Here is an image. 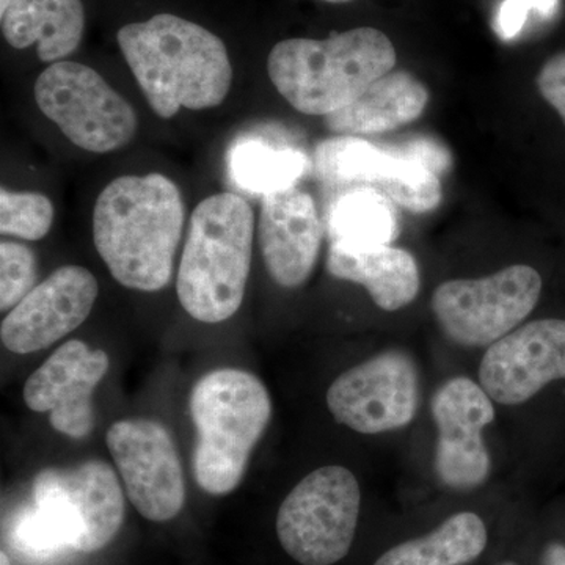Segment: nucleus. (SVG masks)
I'll list each match as a JSON object with an SVG mask.
<instances>
[{"instance_id": "nucleus-19", "label": "nucleus", "mask_w": 565, "mask_h": 565, "mask_svg": "<svg viewBox=\"0 0 565 565\" xmlns=\"http://www.w3.org/2000/svg\"><path fill=\"white\" fill-rule=\"evenodd\" d=\"M327 270L338 280L363 286L384 311L403 310L414 302L422 286L414 256L392 245L367 248L330 245Z\"/></svg>"}, {"instance_id": "nucleus-25", "label": "nucleus", "mask_w": 565, "mask_h": 565, "mask_svg": "<svg viewBox=\"0 0 565 565\" xmlns=\"http://www.w3.org/2000/svg\"><path fill=\"white\" fill-rule=\"evenodd\" d=\"M11 542L18 552L33 557L54 556L62 550L71 548L57 516L35 501L22 509L14 519Z\"/></svg>"}, {"instance_id": "nucleus-9", "label": "nucleus", "mask_w": 565, "mask_h": 565, "mask_svg": "<svg viewBox=\"0 0 565 565\" xmlns=\"http://www.w3.org/2000/svg\"><path fill=\"white\" fill-rule=\"evenodd\" d=\"M33 501L57 516L71 550L95 553L114 541L125 520V494L103 460L46 468L33 481Z\"/></svg>"}, {"instance_id": "nucleus-21", "label": "nucleus", "mask_w": 565, "mask_h": 565, "mask_svg": "<svg viewBox=\"0 0 565 565\" xmlns=\"http://www.w3.org/2000/svg\"><path fill=\"white\" fill-rule=\"evenodd\" d=\"M327 233L330 245L367 248L392 245L399 228L384 193L359 185L334 200L327 217Z\"/></svg>"}, {"instance_id": "nucleus-2", "label": "nucleus", "mask_w": 565, "mask_h": 565, "mask_svg": "<svg viewBox=\"0 0 565 565\" xmlns=\"http://www.w3.org/2000/svg\"><path fill=\"white\" fill-rule=\"evenodd\" d=\"M118 46L152 111L170 120L181 109L221 106L233 65L221 36L177 14L122 25Z\"/></svg>"}, {"instance_id": "nucleus-30", "label": "nucleus", "mask_w": 565, "mask_h": 565, "mask_svg": "<svg viewBox=\"0 0 565 565\" xmlns=\"http://www.w3.org/2000/svg\"><path fill=\"white\" fill-rule=\"evenodd\" d=\"M11 2H13V0H0V14L6 13Z\"/></svg>"}, {"instance_id": "nucleus-10", "label": "nucleus", "mask_w": 565, "mask_h": 565, "mask_svg": "<svg viewBox=\"0 0 565 565\" xmlns=\"http://www.w3.org/2000/svg\"><path fill=\"white\" fill-rule=\"evenodd\" d=\"M418 404V367L396 349L345 371L327 393L334 422L366 435L403 429L414 422Z\"/></svg>"}, {"instance_id": "nucleus-7", "label": "nucleus", "mask_w": 565, "mask_h": 565, "mask_svg": "<svg viewBox=\"0 0 565 565\" xmlns=\"http://www.w3.org/2000/svg\"><path fill=\"white\" fill-rule=\"evenodd\" d=\"M33 95L41 114L81 150L107 154L136 137V110L90 66L51 63L36 79Z\"/></svg>"}, {"instance_id": "nucleus-18", "label": "nucleus", "mask_w": 565, "mask_h": 565, "mask_svg": "<svg viewBox=\"0 0 565 565\" xmlns=\"http://www.w3.org/2000/svg\"><path fill=\"white\" fill-rule=\"evenodd\" d=\"M418 152L411 141L382 148L362 137L322 141L316 150V170L322 180L351 188H373L390 195L418 166Z\"/></svg>"}, {"instance_id": "nucleus-12", "label": "nucleus", "mask_w": 565, "mask_h": 565, "mask_svg": "<svg viewBox=\"0 0 565 565\" xmlns=\"http://www.w3.org/2000/svg\"><path fill=\"white\" fill-rule=\"evenodd\" d=\"M438 440L434 468L446 487L470 490L489 478L490 456L482 433L494 419L489 394L468 377L445 382L434 394Z\"/></svg>"}, {"instance_id": "nucleus-11", "label": "nucleus", "mask_w": 565, "mask_h": 565, "mask_svg": "<svg viewBox=\"0 0 565 565\" xmlns=\"http://www.w3.org/2000/svg\"><path fill=\"white\" fill-rule=\"evenodd\" d=\"M107 448L117 465L134 508L150 522H169L185 501L180 455L162 424L121 419L107 433Z\"/></svg>"}, {"instance_id": "nucleus-32", "label": "nucleus", "mask_w": 565, "mask_h": 565, "mask_svg": "<svg viewBox=\"0 0 565 565\" xmlns=\"http://www.w3.org/2000/svg\"><path fill=\"white\" fill-rule=\"evenodd\" d=\"M322 2H329V3H348V2H352V0H322Z\"/></svg>"}, {"instance_id": "nucleus-5", "label": "nucleus", "mask_w": 565, "mask_h": 565, "mask_svg": "<svg viewBox=\"0 0 565 565\" xmlns=\"http://www.w3.org/2000/svg\"><path fill=\"white\" fill-rule=\"evenodd\" d=\"M191 414L196 429L192 457L196 484L214 497L234 492L273 418L266 386L236 367L212 371L193 386Z\"/></svg>"}, {"instance_id": "nucleus-8", "label": "nucleus", "mask_w": 565, "mask_h": 565, "mask_svg": "<svg viewBox=\"0 0 565 565\" xmlns=\"http://www.w3.org/2000/svg\"><path fill=\"white\" fill-rule=\"evenodd\" d=\"M541 292L537 270L515 264L478 280L441 282L433 310L449 340L465 348H489L525 321Z\"/></svg>"}, {"instance_id": "nucleus-1", "label": "nucleus", "mask_w": 565, "mask_h": 565, "mask_svg": "<svg viewBox=\"0 0 565 565\" xmlns=\"http://www.w3.org/2000/svg\"><path fill=\"white\" fill-rule=\"evenodd\" d=\"M185 207L178 185L161 173L109 182L93 207V243L125 288L158 292L172 280Z\"/></svg>"}, {"instance_id": "nucleus-31", "label": "nucleus", "mask_w": 565, "mask_h": 565, "mask_svg": "<svg viewBox=\"0 0 565 565\" xmlns=\"http://www.w3.org/2000/svg\"><path fill=\"white\" fill-rule=\"evenodd\" d=\"M0 565H11L10 557L6 552L0 553Z\"/></svg>"}, {"instance_id": "nucleus-4", "label": "nucleus", "mask_w": 565, "mask_h": 565, "mask_svg": "<svg viewBox=\"0 0 565 565\" xmlns=\"http://www.w3.org/2000/svg\"><path fill=\"white\" fill-rule=\"evenodd\" d=\"M396 50L373 28L333 33L327 40L289 39L267 58L274 87L294 109L327 117L344 109L379 77L394 70Z\"/></svg>"}, {"instance_id": "nucleus-13", "label": "nucleus", "mask_w": 565, "mask_h": 565, "mask_svg": "<svg viewBox=\"0 0 565 565\" xmlns=\"http://www.w3.org/2000/svg\"><path fill=\"white\" fill-rule=\"evenodd\" d=\"M561 379H565V321L561 319L519 327L489 345L479 366V385L503 405L526 403Z\"/></svg>"}, {"instance_id": "nucleus-3", "label": "nucleus", "mask_w": 565, "mask_h": 565, "mask_svg": "<svg viewBox=\"0 0 565 565\" xmlns=\"http://www.w3.org/2000/svg\"><path fill=\"white\" fill-rule=\"evenodd\" d=\"M255 212L233 192L204 199L189 222L177 291L185 313L204 323L233 318L250 275Z\"/></svg>"}, {"instance_id": "nucleus-22", "label": "nucleus", "mask_w": 565, "mask_h": 565, "mask_svg": "<svg viewBox=\"0 0 565 565\" xmlns=\"http://www.w3.org/2000/svg\"><path fill=\"white\" fill-rule=\"evenodd\" d=\"M486 546L484 522L473 512H460L433 533L393 546L374 565H463L481 556Z\"/></svg>"}, {"instance_id": "nucleus-33", "label": "nucleus", "mask_w": 565, "mask_h": 565, "mask_svg": "<svg viewBox=\"0 0 565 565\" xmlns=\"http://www.w3.org/2000/svg\"><path fill=\"white\" fill-rule=\"evenodd\" d=\"M501 565H515V564H512V563H504V564H501Z\"/></svg>"}, {"instance_id": "nucleus-24", "label": "nucleus", "mask_w": 565, "mask_h": 565, "mask_svg": "<svg viewBox=\"0 0 565 565\" xmlns=\"http://www.w3.org/2000/svg\"><path fill=\"white\" fill-rule=\"evenodd\" d=\"M54 204L39 192L0 191V233L2 236L40 241L51 232Z\"/></svg>"}, {"instance_id": "nucleus-16", "label": "nucleus", "mask_w": 565, "mask_h": 565, "mask_svg": "<svg viewBox=\"0 0 565 565\" xmlns=\"http://www.w3.org/2000/svg\"><path fill=\"white\" fill-rule=\"evenodd\" d=\"M258 236L270 278L281 288H299L313 274L321 252L315 200L297 188L263 196Z\"/></svg>"}, {"instance_id": "nucleus-28", "label": "nucleus", "mask_w": 565, "mask_h": 565, "mask_svg": "<svg viewBox=\"0 0 565 565\" xmlns=\"http://www.w3.org/2000/svg\"><path fill=\"white\" fill-rule=\"evenodd\" d=\"M537 88L546 103L556 109L565 125V52L553 55L537 74Z\"/></svg>"}, {"instance_id": "nucleus-29", "label": "nucleus", "mask_w": 565, "mask_h": 565, "mask_svg": "<svg viewBox=\"0 0 565 565\" xmlns=\"http://www.w3.org/2000/svg\"><path fill=\"white\" fill-rule=\"evenodd\" d=\"M542 565H565V546L561 544L546 546Z\"/></svg>"}, {"instance_id": "nucleus-15", "label": "nucleus", "mask_w": 565, "mask_h": 565, "mask_svg": "<svg viewBox=\"0 0 565 565\" xmlns=\"http://www.w3.org/2000/svg\"><path fill=\"white\" fill-rule=\"evenodd\" d=\"M109 371V356L79 340L62 344L24 385V403L36 414H50L51 426L81 440L95 424L93 393Z\"/></svg>"}, {"instance_id": "nucleus-14", "label": "nucleus", "mask_w": 565, "mask_h": 565, "mask_svg": "<svg viewBox=\"0 0 565 565\" xmlns=\"http://www.w3.org/2000/svg\"><path fill=\"white\" fill-rule=\"evenodd\" d=\"M98 281L82 266H63L36 285L0 327L2 344L14 353L43 351L74 332L90 316Z\"/></svg>"}, {"instance_id": "nucleus-23", "label": "nucleus", "mask_w": 565, "mask_h": 565, "mask_svg": "<svg viewBox=\"0 0 565 565\" xmlns=\"http://www.w3.org/2000/svg\"><path fill=\"white\" fill-rule=\"evenodd\" d=\"M310 170L303 152L274 147L262 140H244L230 154L233 181L244 191L266 196L296 188L297 181Z\"/></svg>"}, {"instance_id": "nucleus-26", "label": "nucleus", "mask_w": 565, "mask_h": 565, "mask_svg": "<svg viewBox=\"0 0 565 565\" xmlns=\"http://www.w3.org/2000/svg\"><path fill=\"white\" fill-rule=\"evenodd\" d=\"M36 259L25 245L2 241L0 244V310H13L35 288Z\"/></svg>"}, {"instance_id": "nucleus-17", "label": "nucleus", "mask_w": 565, "mask_h": 565, "mask_svg": "<svg viewBox=\"0 0 565 565\" xmlns=\"http://www.w3.org/2000/svg\"><path fill=\"white\" fill-rule=\"evenodd\" d=\"M427 102L429 92L422 81L407 71L393 70L344 109L327 115L326 125L334 136H375L418 120Z\"/></svg>"}, {"instance_id": "nucleus-20", "label": "nucleus", "mask_w": 565, "mask_h": 565, "mask_svg": "<svg viewBox=\"0 0 565 565\" xmlns=\"http://www.w3.org/2000/svg\"><path fill=\"white\" fill-rule=\"evenodd\" d=\"M0 18L7 43L14 50L36 44V54L44 63L70 57L85 32L82 0H13Z\"/></svg>"}, {"instance_id": "nucleus-6", "label": "nucleus", "mask_w": 565, "mask_h": 565, "mask_svg": "<svg viewBox=\"0 0 565 565\" xmlns=\"http://www.w3.org/2000/svg\"><path fill=\"white\" fill-rule=\"evenodd\" d=\"M360 503L352 471L340 465L318 468L280 505L277 534L282 548L302 565L337 564L351 550Z\"/></svg>"}, {"instance_id": "nucleus-27", "label": "nucleus", "mask_w": 565, "mask_h": 565, "mask_svg": "<svg viewBox=\"0 0 565 565\" xmlns=\"http://www.w3.org/2000/svg\"><path fill=\"white\" fill-rule=\"evenodd\" d=\"M559 0H504L494 20V31L503 40H511L522 32L530 13L542 14L544 18L555 13Z\"/></svg>"}]
</instances>
